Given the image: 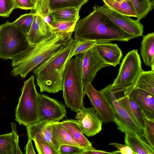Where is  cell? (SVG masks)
<instances>
[{
    "mask_svg": "<svg viewBox=\"0 0 154 154\" xmlns=\"http://www.w3.org/2000/svg\"><path fill=\"white\" fill-rule=\"evenodd\" d=\"M72 32H53L48 38L32 45L11 59L13 76L23 79L40 65L57 53L72 40Z\"/></svg>",
    "mask_w": 154,
    "mask_h": 154,
    "instance_id": "obj_1",
    "label": "cell"
},
{
    "mask_svg": "<svg viewBox=\"0 0 154 154\" xmlns=\"http://www.w3.org/2000/svg\"><path fill=\"white\" fill-rule=\"evenodd\" d=\"M74 38L96 41L128 42L135 38L125 32L94 7L88 15L76 22Z\"/></svg>",
    "mask_w": 154,
    "mask_h": 154,
    "instance_id": "obj_2",
    "label": "cell"
},
{
    "mask_svg": "<svg viewBox=\"0 0 154 154\" xmlns=\"http://www.w3.org/2000/svg\"><path fill=\"white\" fill-rule=\"evenodd\" d=\"M75 41L70 43L57 53L33 70L41 92L55 93L62 90L63 78L69 57Z\"/></svg>",
    "mask_w": 154,
    "mask_h": 154,
    "instance_id": "obj_3",
    "label": "cell"
},
{
    "mask_svg": "<svg viewBox=\"0 0 154 154\" xmlns=\"http://www.w3.org/2000/svg\"><path fill=\"white\" fill-rule=\"evenodd\" d=\"M80 60L78 55L67 63L63 78V94L66 106L76 113L85 107Z\"/></svg>",
    "mask_w": 154,
    "mask_h": 154,
    "instance_id": "obj_4",
    "label": "cell"
},
{
    "mask_svg": "<svg viewBox=\"0 0 154 154\" xmlns=\"http://www.w3.org/2000/svg\"><path fill=\"white\" fill-rule=\"evenodd\" d=\"M38 93L35 83L34 76L32 75L24 82L15 110V120L20 125L26 127L39 121Z\"/></svg>",
    "mask_w": 154,
    "mask_h": 154,
    "instance_id": "obj_5",
    "label": "cell"
},
{
    "mask_svg": "<svg viewBox=\"0 0 154 154\" xmlns=\"http://www.w3.org/2000/svg\"><path fill=\"white\" fill-rule=\"evenodd\" d=\"M31 45L27 35L12 23L8 21L0 25V58L11 59Z\"/></svg>",
    "mask_w": 154,
    "mask_h": 154,
    "instance_id": "obj_6",
    "label": "cell"
},
{
    "mask_svg": "<svg viewBox=\"0 0 154 154\" xmlns=\"http://www.w3.org/2000/svg\"><path fill=\"white\" fill-rule=\"evenodd\" d=\"M142 69L138 50L129 52L122 60L117 77L111 84L112 91L124 92L127 88L133 85Z\"/></svg>",
    "mask_w": 154,
    "mask_h": 154,
    "instance_id": "obj_7",
    "label": "cell"
},
{
    "mask_svg": "<svg viewBox=\"0 0 154 154\" xmlns=\"http://www.w3.org/2000/svg\"><path fill=\"white\" fill-rule=\"evenodd\" d=\"M111 86V84H109L100 91L112 108L117 129L121 132L132 136H135L136 134H143V129L135 123L119 103L116 97L118 92H112Z\"/></svg>",
    "mask_w": 154,
    "mask_h": 154,
    "instance_id": "obj_8",
    "label": "cell"
},
{
    "mask_svg": "<svg viewBox=\"0 0 154 154\" xmlns=\"http://www.w3.org/2000/svg\"><path fill=\"white\" fill-rule=\"evenodd\" d=\"M38 107L39 121L59 122L66 116V106L63 103L43 94L38 93Z\"/></svg>",
    "mask_w": 154,
    "mask_h": 154,
    "instance_id": "obj_9",
    "label": "cell"
},
{
    "mask_svg": "<svg viewBox=\"0 0 154 154\" xmlns=\"http://www.w3.org/2000/svg\"><path fill=\"white\" fill-rule=\"evenodd\" d=\"M94 7L106 15L115 25L124 31L135 38L143 36V26L138 19L134 20L130 17L120 14L109 8L104 4Z\"/></svg>",
    "mask_w": 154,
    "mask_h": 154,
    "instance_id": "obj_10",
    "label": "cell"
},
{
    "mask_svg": "<svg viewBox=\"0 0 154 154\" xmlns=\"http://www.w3.org/2000/svg\"><path fill=\"white\" fill-rule=\"evenodd\" d=\"M77 55L81 61L84 87L88 83H91L99 70L110 66L100 57L94 47L86 52Z\"/></svg>",
    "mask_w": 154,
    "mask_h": 154,
    "instance_id": "obj_11",
    "label": "cell"
},
{
    "mask_svg": "<svg viewBox=\"0 0 154 154\" xmlns=\"http://www.w3.org/2000/svg\"><path fill=\"white\" fill-rule=\"evenodd\" d=\"M84 92L88 97L92 108L97 113L103 123L114 122L112 108L101 91H98L89 82L84 87Z\"/></svg>",
    "mask_w": 154,
    "mask_h": 154,
    "instance_id": "obj_12",
    "label": "cell"
},
{
    "mask_svg": "<svg viewBox=\"0 0 154 154\" xmlns=\"http://www.w3.org/2000/svg\"><path fill=\"white\" fill-rule=\"evenodd\" d=\"M75 118L82 133L87 136H94L102 130L103 122L92 107H84Z\"/></svg>",
    "mask_w": 154,
    "mask_h": 154,
    "instance_id": "obj_13",
    "label": "cell"
},
{
    "mask_svg": "<svg viewBox=\"0 0 154 154\" xmlns=\"http://www.w3.org/2000/svg\"><path fill=\"white\" fill-rule=\"evenodd\" d=\"M141 108L145 116L154 119V95L140 88L131 86L124 92Z\"/></svg>",
    "mask_w": 154,
    "mask_h": 154,
    "instance_id": "obj_14",
    "label": "cell"
},
{
    "mask_svg": "<svg viewBox=\"0 0 154 154\" xmlns=\"http://www.w3.org/2000/svg\"><path fill=\"white\" fill-rule=\"evenodd\" d=\"M53 33L43 16L35 12L32 23L27 35L29 43L31 45L38 44L48 38Z\"/></svg>",
    "mask_w": 154,
    "mask_h": 154,
    "instance_id": "obj_15",
    "label": "cell"
},
{
    "mask_svg": "<svg viewBox=\"0 0 154 154\" xmlns=\"http://www.w3.org/2000/svg\"><path fill=\"white\" fill-rule=\"evenodd\" d=\"M94 48L98 55L107 64L115 67L120 63L122 52L116 44L98 42Z\"/></svg>",
    "mask_w": 154,
    "mask_h": 154,
    "instance_id": "obj_16",
    "label": "cell"
},
{
    "mask_svg": "<svg viewBox=\"0 0 154 154\" xmlns=\"http://www.w3.org/2000/svg\"><path fill=\"white\" fill-rule=\"evenodd\" d=\"M51 123L39 121L26 127L28 139L44 140L49 143L58 154L54 143Z\"/></svg>",
    "mask_w": 154,
    "mask_h": 154,
    "instance_id": "obj_17",
    "label": "cell"
},
{
    "mask_svg": "<svg viewBox=\"0 0 154 154\" xmlns=\"http://www.w3.org/2000/svg\"><path fill=\"white\" fill-rule=\"evenodd\" d=\"M60 122L83 150L95 149L93 147L92 143L84 135L77 120L66 119Z\"/></svg>",
    "mask_w": 154,
    "mask_h": 154,
    "instance_id": "obj_18",
    "label": "cell"
},
{
    "mask_svg": "<svg viewBox=\"0 0 154 154\" xmlns=\"http://www.w3.org/2000/svg\"><path fill=\"white\" fill-rule=\"evenodd\" d=\"M51 125L54 143L59 154V148L63 145H71L80 147L60 122H51Z\"/></svg>",
    "mask_w": 154,
    "mask_h": 154,
    "instance_id": "obj_19",
    "label": "cell"
},
{
    "mask_svg": "<svg viewBox=\"0 0 154 154\" xmlns=\"http://www.w3.org/2000/svg\"><path fill=\"white\" fill-rule=\"evenodd\" d=\"M125 143L135 154H154V146L148 141L144 134L135 136L125 134Z\"/></svg>",
    "mask_w": 154,
    "mask_h": 154,
    "instance_id": "obj_20",
    "label": "cell"
},
{
    "mask_svg": "<svg viewBox=\"0 0 154 154\" xmlns=\"http://www.w3.org/2000/svg\"><path fill=\"white\" fill-rule=\"evenodd\" d=\"M117 100L135 123L143 130V117L145 116L140 107L132 99L124 95L119 97Z\"/></svg>",
    "mask_w": 154,
    "mask_h": 154,
    "instance_id": "obj_21",
    "label": "cell"
},
{
    "mask_svg": "<svg viewBox=\"0 0 154 154\" xmlns=\"http://www.w3.org/2000/svg\"><path fill=\"white\" fill-rule=\"evenodd\" d=\"M140 54L145 64L154 70V32L143 36L141 43Z\"/></svg>",
    "mask_w": 154,
    "mask_h": 154,
    "instance_id": "obj_22",
    "label": "cell"
},
{
    "mask_svg": "<svg viewBox=\"0 0 154 154\" xmlns=\"http://www.w3.org/2000/svg\"><path fill=\"white\" fill-rule=\"evenodd\" d=\"M109 8L120 14L129 17H137V12L132 0H124L118 2L114 0H103Z\"/></svg>",
    "mask_w": 154,
    "mask_h": 154,
    "instance_id": "obj_23",
    "label": "cell"
},
{
    "mask_svg": "<svg viewBox=\"0 0 154 154\" xmlns=\"http://www.w3.org/2000/svg\"><path fill=\"white\" fill-rule=\"evenodd\" d=\"M79 9L67 7L51 10L50 13L54 21H68L77 22L79 20Z\"/></svg>",
    "mask_w": 154,
    "mask_h": 154,
    "instance_id": "obj_24",
    "label": "cell"
},
{
    "mask_svg": "<svg viewBox=\"0 0 154 154\" xmlns=\"http://www.w3.org/2000/svg\"><path fill=\"white\" fill-rule=\"evenodd\" d=\"M132 86L154 95V70L144 71L142 69Z\"/></svg>",
    "mask_w": 154,
    "mask_h": 154,
    "instance_id": "obj_25",
    "label": "cell"
},
{
    "mask_svg": "<svg viewBox=\"0 0 154 154\" xmlns=\"http://www.w3.org/2000/svg\"><path fill=\"white\" fill-rule=\"evenodd\" d=\"M97 43L95 41L81 38H75V43L71 49L69 57V60L71 59L74 56L88 51L94 47Z\"/></svg>",
    "mask_w": 154,
    "mask_h": 154,
    "instance_id": "obj_26",
    "label": "cell"
},
{
    "mask_svg": "<svg viewBox=\"0 0 154 154\" xmlns=\"http://www.w3.org/2000/svg\"><path fill=\"white\" fill-rule=\"evenodd\" d=\"M0 154H15L12 132L0 135Z\"/></svg>",
    "mask_w": 154,
    "mask_h": 154,
    "instance_id": "obj_27",
    "label": "cell"
},
{
    "mask_svg": "<svg viewBox=\"0 0 154 154\" xmlns=\"http://www.w3.org/2000/svg\"><path fill=\"white\" fill-rule=\"evenodd\" d=\"M137 12V19L140 20L145 17L153 8L154 0H132Z\"/></svg>",
    "mask_w": 154,
    "mask_h": 154,
    "instance_id": "obj_28",
    "label": "cell"
},
{
    "mask_svg": "<svg viewBox=\"0 0 154 154\" xmlns=\"http://www.w3.org/2000/svg\"><path fill=\"white\" fill-rule=\"evenodd\" d=\"M89 0H50L49 6L51 9L70 7L80 10Z\"/></svg>",
    "mask_w": 154,
    "mask_h": 154,
    "instance_id": "obj_29",
    "label": "cell"
},
{
    "mask_svg": "<svg viewBox=\"0 0 154 154\" xmlns=\"http://www.w3.org/2000/svg\"><path fill=\"white\" fill-rule=\"evenodd\" d=\"M35 15V13L32 12L22 15L12 23L27 35L31 27Z\"/></svg>",
    "mask_w": 154,
    "mask_h": 154,
    "instance_id": "obj_30",
    "label": "cell"
},
{
    "mask_svg": "<svg viewBox=\"0 0 154 154\" xmlns=\"http://www.w3.org/2000/svg\"><path fill=\"white\" fill-rule=\"evenodd\" d=\"M76 22L68 21H54L49 25L52 32L67 33L74 31Z\"/></svg>",
    "mask_w": 154,
    "mask_h": 154,
    "instance_id": "obj_31",
    "label": "cell"
},
{
    "mask_svg": "<svg viewBox=\"0 0 154 154\" xmlns=\"http://www.w3.org/2000/svg\"><path fill=\"white\" fill-rule=\"evenodd\" d=\"M35 147L39 154H58L52 146L46 141L33 139Z\"/></svg>",
    "mask_w": 154,
    "mask_h": 154,
    "instance_id": "obj_32",
    "label": "cell"
},
{
    "mask_svg": "<svg viewBox=\"0 0 154 154\" xmlns=\"http://www.w3.org/2000/svg\"><path fill=\"white\" fill-rule=\"evenodd\" d=\"M143 134L145 137L153 146H154V119H149L144 116Z\"/></svg>",
    "mask_w": 154,
    "mask_h": 154,
    "instance_id": "obj_33",
    "label": "cell"
},
{
    "mask_svg": "<svg viewBox=\"0 0 154 154\" xmlns=\"http://www.w3.org/2000/svg\"><path fill=\"white\" fill-rule=\"evenodd\" d=\"M14 9V0H0V16L8 17Z\"/></svg>",
    "mask_w": 154,
    "mask_h": 154,
    "instance_id": "obj_34",
    "label": "cell"
},
{
    "mask_svg": "<svg viewBox=\"0 0 154 154\" xmlns=\"http://www.w3.org/2000/svg\"><path fill=\"white\" fill-rule=\"evenodd\" d=\"M83 150L79 147L64 144L61 145L59 149V154H82Z\"/></svg>",
    "mask_w": 154,
    "mask_h": 154,
    "instance_id": "obj_35",
    "label": "cell"
},
{
    "mask_svg": "<svg viewBox=\"0 0 154 154\" xmlns=\"http://www.w3.org/2000/svg\"><path fill=\"white\" fill-rule=\"evenodd\" d=\"M14 8L35 11L36 7L31 0H14Z\"/></svg>",
    "mask_w": 154,
    "mask_h": 154,
    "instance_id": "obj_36",
    "label": "cell"
},
{
    "mask_svg": "<svg viewBox=\"0 0 154 154\" xmlns=\"http://www.w3.org/2000/svg\"><path fill=\"white\" fill-rule=\"evenodd\" d=\"M11 126L13 134L14 141L15 146V154H24L21 151L19 145V136L17 134L16 126L15 122L11 123Z\"/></svg>",
    "mask_w": 154,
    "mask_h": 154,
    "instance_id": "obj_37",
    "label": "cell"
},
{
    "mask_svg": "<svg viewBox=\"0 0 154 154\" xmlns=\"http://www.w3.org/2000/svg\"><path fill=\"white\" fill-rule=\"evenodd\" d=\"M109 145L114 146L119 151V154H135L132 149L126 144H122L117 143H112Z\"/></svg>",
    "mask_w": 154,
    "mask_h": 154,
    "instance_id": "obj_38",
    "label": "cell"
},
{
    "mask_svg": "<svg viewBox=\"0 0 154 154\" xmlns=\"http://www.w3.org/2000/svg\"><path fill=\"white\" fill-rule=\"evenodd\" d=\"M32 140L28 139L27 143L24 148L25 153L26 154H35V151L33 147Z\"/></svg>",
    "mask_w": 154,
    "mask_h": 154,
    "instance_id": "obj_39",
    "label": "cell"
},
{
    "mask_svg": "<svg viewBox=\"0 0 154 154\" xmlns=\"http://www.w3.org/2000/svg\"><path fill=\"white\" fill-rule=\"evenodd\" d=\"M82 154H113V153L112 152L97 150L94 149L87 151L83 150Z\"/></svg>",
    "mask_w": 154,
    "mask_h": 154,
    "instance_id": "obj_40",
    "label": "cell"
},
{
    "mask_svg": "<svg viewBox=\"0 0 154 154\" xmlns=\"http://www.w3.org/2000/svg\"><path fill=\"white\" fill-rule=\"evenodd\" d=\"M50 0H40L38 5L42 7H48L49 5Z\"/></svg>",
    "mask_w": 154,
    "mask_h": 154,
    "instance_id": "obj_41",
    "label": "cell"
},
{
    "mask_svg": "<svg viewBox=\"0 0 154 154\" xmlns=\"http://www.w3.org/2000/svg\"><path fill=\"white\" fill-rule=\"evenodd\" d=\"M33 3L35 5L36 7H37L40 1V0H31Z\"/></svg>",
    "mask_w": 154,
    "mask_h": 154,
    "instance_id": "obj_42",
    "label": "cell"
},
{
    "mask_svg": "<svg viewBox=\"0 0 154 154\" xmlns=\"http://www.w3.org/2000/svg\"><path fill=\"white\" fill-rule=\"evenodd\" d=\"M114 0L117 1V2H120L122 1H123L124 0Z\"/></svg>",
    "mask_w": 154,
    "mask_h": 154,
    "instance_id": "obj_43",
    "label": "cell"
}]
</instances>
